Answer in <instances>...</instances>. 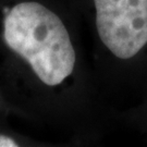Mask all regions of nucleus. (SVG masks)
<instances>
[{"instance_id":"nucleus-1","label":"nucleus","mask_w":147,"mask_h":147,"mask_svg":"<svg viewBox=\"0 0 147 147\" xmlns=\"http://www.w3.org/2000/svg\"><path fill=\"white\" fill-rule=\"evenodd\" d=\"M5 40L31 64L42 83L60 84L72 73L75 51L62 21L37 2H21L7 12Z\"/></svg>"},{"instance_id":"nucleus-2","label":"nucleus","mask_w":147,"mask_h":147,"mask_svg":"<svg viewBox=\"0 0 147 147\" xmlns=\"http://www.w3.org/2000/svg\"><path fill=\"white\" fill-rule=\"evenodd\" d=\"M101 42L121 60L134 58L147 45V0H94Z\"/></svg>"},{"instance_id":"nucleus-3","label":"nucleus","mask_w":147,"mask_h":147,"mask_svg":"<svg viewBox=\"0 0 147 147\" xmlns=\"http://www.w3.org/2000/svg\"><path fill=\"white\" fill-rule=\"evenodd\" d=\"M16 144L12 138L5 135H0V147H16Z\"/></svg>"}]
</instances>
